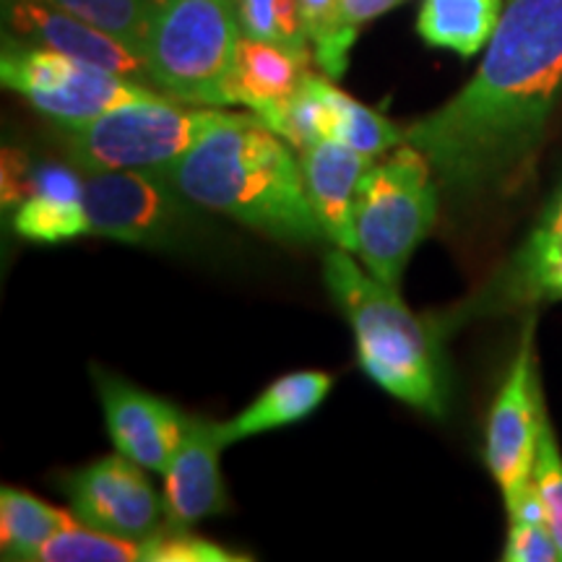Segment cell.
Here are the masks:
<instances>
[{
	"label": "cell",
	"mask_w": 562,
	"mask_h": 562,
	"mask_svg": "<svg viewBox=\"0 0 562 562\" xmlns=\"http://www.w3.org/2000/svg\"><path fill=\"white\" fill-rule=\"evenodd\" d=\"M13 229L30 243H68L91 235L83 199H66L53 193H32L21 201L13 216Z\"/></svg>",
	"instance_id": "cell-20"
},
{
	"label": "cell",
	"mask_w": 562,
	"mask_h": 562,
	"mask_svg": "<svg viewBox=\"0 0 562 562\" xmlns=\"http://www.w3.org/2000/svg\"><path fill=\"white\" fill-rule=\"evenodd\" d=\"M438 199L430 161L409 144L370 167L357 201V252L378 281L398 286L414 250L438 220Z\"/></svg>",
	"instance_id": "cell-6"
},
{
	"label": "cell",
	"mask_w": 562,
	"mask_h": 562,
	"mask_svg": "<svg viewBox=\"0 0 562 562\" xmlns=\"http://www.w3.org/2000/svg\"><path fill=\"white\" fill-rule=\"evenodd\" d=\"M398 3H404V0H339L344 21L349 26H355V30H360L368 21L393 11Z\"/></svg>",
	"instance_id": "cell-29"
},
{
	"label": "cell",
	"mask_w": 562,
	"mask_h": 562,
	"mask_svg": "<svg viewBox=\"0 0 562 562\" xmlns=\"http://www.w3.org/2000/svg\"><path fill=\"white\" fill-rule=\"evenodd\" d=\"M372 159L336 140H318L300 151L305 191L323 237L349 252H357V201Z\"/></svg>",
	"instance_id": "cell-13"
},
{
	"label": "cell",
	"mask_w": 562,
	"mask_h": 562,
	"mask_svg": "<svg viewBox=\"0 0 562 562\" xmlns=\"http://www.w3.org/2000/svg\"><path fill=\"white\" fill-rule=\"evenodd\" d=\"M222 451L220 425L191 417L182 446L165 472L167 526L188 529L227 508V492H224L220 469Z\"/></svg>",
	"instance_id": "cell-14"
},
{
	"label": "cell",
	"mask_w": 562,
	"mask_h": 562,
	"mask_svg": "<svg viewBox=\"0 0 562 562\" xmlns=\"http://www.w3.org/2000/svg\"><path fill=\"white\" fill-rule=\"evenodd\" d=\"M229 112L182 108L170 97L121 104L91 121L60 125L70 165L83 175L165 172Z\"/></svg>",
	"instance_id": "cell-5"
},
{
	"label": "cell",
	"mask_w": 562,
	"mask_h": 562,
	"mask_svg": "<svg viewBox=\"0 0 562 562\" xmlns=\"http://www.w3.org/2000/svg\"><path fill=\"white\" fill-rule=\"evenodd\" d=\"M240 37L235 0H159L140 55L165 97L227 108Z\"/></svg>",
	"instance_id": "cell-4"
},
{
	"label": "cell",
	"mask_w": 562,
	"mask_h": 562,
	"mask_svg": "<svg viewBox=\"0 0 562 562\" xmlns=\"http://www.w3.org/2000/svg\"><path fill=\"white\" fill-rule=\"evenodd\" d=\"M300 9L307 26V37L315 45L318 66L326 76L339 79L347 70L357 30L344 21L339 0H300Z\"/></svg>",
	"instance_id": "cell-24"
},
{
	"label": "cell",
	"mask_w": 562,
	"mask_h": 562,
	"mask_svg": "<svg viewBox=\"0 0 562 562\" xmlns=\"http://www.w3.org/2000/svg\"><path fill=\"white\" fill-rule=\"evenodd\" d=\"M3 21L11 37L50 47L70 58L104 68L125 79H149L146 63L128 45L87 21L42 0H3Z\"/></svg>",
	"instance_id": "cell-12"
},
{
	"label": "cell",
	"mask_w": 562,
	"mask_h": 562,
	"mask_svg": "<svg viewBox=\"0 0 562 562\" xmlns=\"http://www.w3.org/2000/svg\"><path fill=\"white\" fill-rule=\"evenodd\" d=\"M307 76V55L286 50L273 42L240 37L229 76V100L232 104H243L273 131Z\"/></svg>",
	"instance_id": "cell-15"
},
{
	"label": "cell",
	"mask_w": 562,
	"mask_h": 562,
	"mask_svg": "<svg viewBox=\"0 0 562 562\" xmlns=\"http://www.w3.org/2000/svg\"><path fill=\"white\" fill-rule=\"evenodd\" d=\"M42 3H50L55 9L112 34L140 55L159 0H42Z\"/></svg>",
	"instance_id": "cell-21"
},
{
	"label": "cell",
	"mask_w": 562,
	"mask_h": 562,
	"mask_svg": "<svg viewBox=\"0 0 562 562\" xmlns=\"http://www.w3.org/2000/svg\"><path fill=\"white\" fill-rule=\"evenodd\" d=\"M243 37L273 42L286 50L307 55V26L300 0H235Z\"/></svg>",
	"instance_id": "cell-23"
},
{
	"label": "cell",
	"mask_w": 562,
	"mask_h": 562,
	"mask_svg": "<svg viewBox=\"0 0 562 562\" xmlns=\"http://www.w3.org/2000/svg\"><path fill=\"white\" fill-rule=\"evenodd\" d=\"M79 518L42 503L26 492L3 487L0 492V544L5 560H34L55 533L74 526Z\"/></svg>",
	"instance_id": "cell-18"
},
{
	"label": "cell",
	"mask_w": 562,
	"mask_h": 562,
	"mask_svg": "<svg viewBox=\"0 0 562 562\" xmlns=\"http://www.w3.org/2000/svg\"><path fill=\"white\" fill-rule=\"evenodd\" d=\"M323 140H336V144L349 146V149L360 154L378 157V154L396 146L398 140H404V131H398L375 110L351 100L331 81H326V128H323Z\"/></svg>",
	"instance_id": "cell-19"
},
{
	"label": "cell",
	"mask_w": 562,
	"mask_h": 562,
	"mask_svg": "<svg viewBox=\"0 0 562 562\" xmlns=\"http://www.w3.org/2000/svg\"><path fill=\"white\" fill-rule=\"evenodd\" d=\"M547 419L533 357V318L526 321L521 344L513 357L508 375L497 391L487 422V469L505 492L521 487L533 476L539 438Z\"/></svg>",
	"instance_id": "cell-9"
},
{
	"label": "cell",
	"mask_w": 562,
	"mask_h": 562,
	"mask_svg": "<svg viewBox=\"0 0 562 562\" xmlns=\"http://www.w3.org/2000/svg\"><path fill=\"white\" fill-rule=\"evenodd\" d=\"M68 497L81 524L123 539H149L161 529L165 503L144 469L123 453L104 456L68 480Z\"/></svg>",
	"instance_id": "cell-10"
},
{
	"label": "cell",
	"mask_w": 562,
	"mask_h": 562,
	"mask_svg": "<svg viewBox=\"0 0 562 562\" xmlns=\"http://www.w3.org/2000/svg\"><path fill=\"white\" fill-rule=\"evenodd\" d=\"M0 81L60 125L83 123L121 104L161 97L125 76L9 34L0 53Z\"/></svg>",
	"instance_id": "cell-7"
},
{
	"label": "cell",
	"mask_w": 562,
	"mask_h": 562,
	"mask_svg": "<svg viewBox=\"0 0 562 562\" xmlns=\"http://www.w3.org/2000/svg\"><path fill=\"white\" fill-rule=\"evenodd\" d=\"M104 422L112 446L125 459L138 463L146 472L165 474L182 446L191 417L165 398L123 383L121 378L97 372Z\"/></svg>",
	"instance_id": "cell-11"
},
{
	"label": "cell",
	"mask_w": 562,
	"mask_h": 562,
	"mask_svg": "<svg viewBox=\"0 0 562 562\" xmlns=\"http://www.w3.org/2000/svg\"><path fill=\"white\" fill-rule=\"evenodd\" d=\"M533 482L542 495L547 526H550L554 542L562 552V456L550 419H544L542 425L537 463H533Z\"/></svg>",
	"instance_id": "cell-26"
},
{
	"label": "cell",
	"mask_w": 562,
	"mask_h": 562,
	"mask_svg": "<svg viewBox=\"0 0 562 562\" xmlns=\"http://www.w3.org/2000/svg\"><path fill=\"white\" fill-rule=\"evenodd\" d=\"M188 201L165 172L121 170L83 175L91 235L144 248H175L193 227Z\"/></svg>",
	"instance_id": "cell-8"
},
{
	"label": "cell",
	"mask_w": 562,
	"mask_h": 562,
	"mask_svg": "<svg viewBox=\"0 0 562 562\" xmlns=\"http://www.w3.org/2000/svg\"><path fill=\"white\" fill-rule=\"evenodd\" d=\"M503 0H422L417 32L427 45L472 58L492 40Z\"/></svg>",
	"instance_id": "cell-17"
},
{
	"label": "cell",
	"mask_w": 562,
	"mask_h": 562,
	"mask_svg": "<svg viewBox=\"0 0 562 562\" xmlns=\"http://www.w3.org/2000/svg\"><path fill=\"white\" fill-rule=\"evenodd\" d=\"M562 97V0H508L482 66L459 94L404 131L456 203L529 180Z\"/></svg>",
	"instance_id": "cell-1"
},
{
	"label": "cell",
	"mask_w": 562,
	"mask_h": 562,
	"mask_svg": "<svg viewBox=\"0 0 562 562\" xmlns=\"http://www.w3.org/2000/svg\"><path fill=\"white\" fill-rule=\"evenodd\" d=\"M290 146L252 112H229L165 175L199 209L229 216L273 240L315 243L323 232Z\"/></svg>",
	"instance_id": "cell-2"
},
{
	"label": "cell",
	"mask_w": 562,
	"mask_h": 562,
	"mask_svg": "<svg viewBox=\"0 0 562 562\" xmlns=\"http://www.w3.org/2000/svg\"><path fill=\"white\" fill-rule=\"evenodd\" d=\"M144 560V542L123 539L115 533L76 521L68 529L55 533L42 550L34 554V562H136Z\"/></svg>",
	"instance_id": "cell-22"
},
{
	"label": "cell",
	"mask_w": 562,
	"mask_h": 562,
	"mask_svg": "<svg viewBox=\"0 0 562 562\" xmlns=\"http://www.w3.org/2000/svg\"><path fill=\"white\" fill-rule=\"evenodd\" d=\"M323 279L355 328L362 370L391 396L440 417L448 396L440 344L409 313L398 297V286L364 273L344 248L326 252Z\"/></svg>",
	"instance_id": "cell-3"
},
{
	"label": "cell",
	"mask_w": 562,
	"mask_h": 562,
	"mask_svg": "<svg viewBox=\"0 0 562 562\" xmlns=\"http://www.w3.org/2000/svg\"><path fill=\"white\" fill-rule=\"evenodd\" d=\"M503 560L508 562H560L562 552L554 542L550 526L510 521L508 542H505Z\"/></svg>",
	"instance_id": "cell-27"
},
{
	"label": "cell",
	"mask_w": 562,
	"mask_h": 562,
	"mask_svg": "<svg viewBox=\"0 0 562 562\" xmlns=\"http://www.w3.org/2000/svg\"><path fill=\"white\" fill-rule=\"evenodd\" d=\"M529 245L533 248H547V250H562V188L554 193L550 206L544 209L542 220H539L537 229L531 232Z\"/></svg>",
	"instance_id": "cell-28"
},
{
	"label": "cell",
	"mask_w": 562,
	"mask_h": 562,
	"mask_svg": "<svg viewBox=\"0 0 562 562\" xmlns=\"http://www.w3.org/2000/svg\"><path fill=\"white\" fill-rule=\"evenodd\" d=\"M146 562H237L248 560L224 547L209 542L180 526H165L149 539H144Z\"/></svg>",
	"instance_id": "cell-25"
},
{
	"label": "cell",
	"mask_w": 562,
	"mask_h": 562,
	"mask_svg": "<svg viewBox=\"0 0 562 562\" xmlns=\"http://www.w3.org/2000/svg\"><path fill=\"white\" fill-rule=\"evenodd\" d=\"M331 385L334 378L328 372L315 370L292 372V375L279 378L243 414H237L229 422H222L220 438L224 448L237 440L252 438V435L277 430V427H286L305 419L307 414H313L326 402Z\"/></svg>",
	"instance_id": "cell-16"
}]
</instances>
